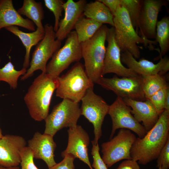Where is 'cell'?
I'll list each match as a JSON object with an SVG mask.
<instances>
[{
    "label": "cell",
    "instance_id": "cell-40",
    "mask_svg": "<svg viewBox=\"0 0 169 169\" xmlns=\"http://www.w3.org/2000/svg\"><path fill=\"white\" fill-rule=\"evenodd\" d=\"M3 135L2 134V130L0 127V138L2 137Z\"/></svg>",
    "mask_w": 169,
    "mask_h": 169
},
{
    "label": "cell",
    "instance_id": "cell-8",
    "mask_svg": "<svg viewBox=\"0 0 169 169\" xmlns=\"http://www.w3.org/2000/svg\"><path fill=\"white\" fill-rule=\"evenodd\" d=\"M64 46L54 54L47 64L46 73L56 78L72 63L79 62L82 58L80 43L75 31L67 36Z\"/></svg>",
    "mask_w": 169,
    "mask_h": 169
},
{
    "label": "cell",
    "instance_id": "cell-14",
    "mask_svg": "<svg viewBox=\"0 0 169 169\" xmlns=\"http://www.w3.org/2000/svg\"><path fill=\"white\" fill-rule=\"evenodd\" d=\"M106 41L108 45L104 62L102 75L113 73L122 77L140 76L132 70L123 65L121 60V51L116 43L114 27L109 28ZM141 76V75H140Z\"/></svg>",
    "mask_w": 169,
    "mask_h": 169
},
{
    "label": "cell",
    "instance_id": "cell-28",
    "mask_svg": "<svg viewBox=\"0 0 169 169\" xmlns=\"http://www.w3.org/2000/svg\"><path fill=\"white\" fill-rule=\"evenodd\" d=\"M27 69L23 68L16 70L11 61H9L2 68H0V83L5 82L9 85L11 89L15 90L18 86V81L19 77L24 75Z\"/></svg>",
    "mask_w": 169,
    "mask_h": 169
},
{
    "label": "cell",
    "instance_id": "cell-21",
    "mask_svg": "<svg viewBox=\"0 0 169 169\" xmlns=\"http://www.w3.org/2000/svg\"><path fill=\"white\" fill-rule=\"evenodd\" d=\"M11 26H20L34 31V24L28 18H24L15 8L12 0H0V30Z\"/></svg>",
    "mask_w": 169,
    "mask_h": 169
},
{
    "label": "cell",
    "instance_id": "cell-38",
    "mask_svg": "<svg viewBox=\"0 0 169 169\" xmlns=\"http://www.w3.org/2000/svg\"><path fill=\"white\" fill-rule=\"evenodd\" d=\"M165 110H169V89L167 91L165 101Z\"/></svg>",
    "mask_w": 169,
    "mask_h": 169
},
{
    "label": "cell",
    "instance_id": "cell-26",
    "mask_svg": "<svg viewBox=\"0 0 169 169\" xmlns=\"http://www.w3.org/2000/svg\"><path fill=\"white\" fill-rule=\"evenodd\" d=\"M142 77V89L146 100L168 86L165 77L159 74Z\"/></svg>",
    "mask_w": 169,
    "mask_h": 169
},
{
    "label": "cell",
    "instance_id": "cell-27",
    "mask_svg": "<svg viewBox=\"0 0 169 169\" xmlns=\"http://www.w3.org/2000/svg\"><path fill=\"white\" fill-rule=\"evenodd\" d=\"M155 40L160 48L159 58L162 57L169 50V17L164 16L157 21L156 28Z\"/></svg>",
    "mask_w": 169,
    "mask_h": 169
},
{
    "label": "cell",
    "instance_id": "cell-18",
    "mask_svg": "<svg viewBox=\"0 0 169 169\" xmlns=\"http://www.w3.org/2000/svg\"><path fill=\"white\" fill-rule=\"evenodd\" d=\"M53 137L39 132H35L28 141V146L31 151L34 158L44 161L49 168L56 164L54 157L56 144Z\"/></svg>",
    "mask_w": 169,
    "mask_h": 169
},
{
    "label": "cell",
    "instance_id": "cell-11",
    "mask_svg": "<svg viewBox=\"0 0 169 169\" xmlns=\"http://www.w3.org/2000/svg\"><path fill=\"white\" fill-rule=\"evenodd\" d=\"M103 88L113 91L118 97L138 101L146 100L142 89V77H121L115 75L112 78L102 76L97 83Z\"/></svg>",
    "mask_w": 169,
    "mask_h": 169
},
{
    "label": "cell",
    "instance_id": "cell-25",
    "mask_svg": "<svg viewBox=\"0 0 169 169\" xmlns=\"http://www.w3.org/2000/svg\"><path fill=\"white\" fill-rule=\"evenodd\" d=\"M103 25L84 16L81 17L74 28L79 42L81 43L91 38Z\"/></svg>",
    "mask_w": 169,
    "mask_h": 169
},
{
    "label": "cell",
    "instance_id": "cell-7",
    "mask_svg": "<svg viewBox=\"0 0 169 169\" xmlns=\"http://www.w3.org/2000/svg\"><path fill=\"white\" fill-rule=\"evenodd\" d=\"M81 115L78 103L68 99L55 105L52 111L44 120L45 129L44 133L53 137L61 129L71 128L77 125Z\"/></svg>",
    "mask_w": 169,
    "mask_h": 169
},
{
    "label": "cell",
    "instance_id": "cell-4",
    "mask_svg": "<svg viewBox=\"0 0 169 169\" xmlns=\"http://www.w3.org/2000/svg\"><path fill=\"white\" fill-rule=\"evenodd\" d=\"M56 79V96L77 103L81 101L87 90L94 85L87 75L84 65L79 62Z\"/></svg>",
    "mask_w": 169,
    "mask_h": 169
},
{
    "label": "cell",
    "instance_id": "cell-41",
    "mask_svg": "<svg viewBox=\"0 0 169 169\" xmlns=\"http://www.w3.org/2000/svg\"><path fill=\"white\" fill-rule=\"evenodd\" d=\"M158 169H161V166H160L158 168Z\"/></svg>",
    "mask_w": 169,
    "mask_h": 169
},
{
    "label": "cell",
    "instance_id": "cell-24",
    "mask_svg": "<svg viewBox=\"0 0 169 169\" xmlns=\"http://www.w3.org/2000/svg\"><path fill=\"white\" fill-rule=\"evenodd\" d=\"M17 11L21 15L26 16L32 21L37 28L44 31L42 23L44 18V11L42 3L34 0H24L22 7Z\"/></svg>",
    "mask_w": 169,
    "mask_h": 169
},
{
    "label": "cell",
    "instance_id": "cell-17",
    "mask_svg": "<svg viewBox=\"0 0 169 169\" xmlns=\"http://www.w3.org/2000/svg\"><path fill=\"white\" fill-rule=\"evenodd\" d=\"M159 62L155 64L143 58L138 61L128 52H121V60L128 68L141 76L159 74L163 75L169 70V59L167 56L161 57Z\"/></svg>",
    "mask_w": 169,
    "mask_h": 169
},
{
    "label": "cell",
    "instance_id": "cell-9",
    "mask_svg": "<svg viewBox=\"0 0 169 169\" xmlns=\"http://www.w3.org/2000/svg\"><path fill=\"white\" fill-rule=\"evenodd\" d=\"M136 137L128 129H120L117 135L102 143V159L108 168L122 160H131L130 151Z\"/></svg>",
    "mask_w": 169,
    "mask_h": 169
},
{
    "label": "cell",
    "instance_id": "cell-35",
    "mask_svg": "<svg viewBox=\"0 0 169 169\" xmlns=\"http://www.w3.org/2000/svg\"><path fill=\"white\" fill-rule=\"evenodd\" d=\"M75 158L72 155L67 154L61 162L49 169H75L74 161Z\"/></svg>",
    "mask_w": 169,
    "mask_h": 169
},
{
    "label": "cell",
    "instance_id": "cell-31",
    "mask_svg": "<svg viewBox=\"0 0 169 169\" xmlns=\"http://www.w3.org/2000/svg\"><path fill=\"white\" fill-rule=\"evenodd\" d=\"M169 86L160 90L151 96L149 99L160 115L165 110V101L167 91Z\"/></svg>",
    "mask_w": 169,
    "mask_h": 169
},
{
    "label": "cell",
    "instance_id": "cell-22",
    "mask_svg": "<svg viewBox=\"0 0 169 169\" xmlns=\"http://www.w3.org/2000/svg\"><path fill=\"white\" fill-rule=\"evenodd\" d=\"M8 31L18 37L25 47L26 53L23 64V68L27 69L30 64L31 49L36 45L44 38V31L37 28L35 31L31 33H25L20 30L18 27L11 26L5 28Z\"/></svg>",
    "mask_w": 169,
    "mask_h": 169
},
{
    "label": "cell",
    "instance_id": "cell-32",
    "mask_svg": "<svg viewBox=\"0 0 169 169\" xmlns=\"http://www.w3.org/2000/svg\"><path fill=\"white\" fill-rule=\"evenodd\" d=\"M20 155L21 169H39L34 164L33 153L28 146H26L22 149Z\"/></svg>",
    "mask_w": 169,
    "mask_h": 169
},
{
    "label": "cell",
    "instance_id": "cell-39",
    "mask_svg": "<svg viewBox=\"0 0 169 169\" xmlns=\"http://www.w3.org/2000/svg\"><path fill=\"white\" fill-rule=\"evenodd\" d=\"M0 169H20V168L18 166L7 168L0 166Z\"/></svg>",
    "mask_w": 169,
    "mask_h": 169
},
{
    "label": "cell",
    "instance_id": "cell-13",
    "mask_svg": "<svg viewBox=\"0 0 169 169\" xmlns=\"http://www.w3.org/2000/svg\"><path fill=\"white\" fill-rule=\"evenodd\" d=\"M167 4V1L165 0H142L140 17V25L143 39L150 50H154L153 44H156L155 40L150 39L156 38L159 13L162 7L166 6Z\"/></svg>",
    "mask_w": 169,
    "mask_h": 169
},
{
    "label": "cell",
    "instance_id": "cell-10",
    "mask_svg": "<svg viewBox=\"0 0 169 169\" xmlns=\"http://www.w3.org/2000/svg\"><path fill=\"white\" fill-rule=\"evenodd\" d=\"M81 101V115L93 125L94 139L91 142L96 145L102 135V126L105 116L108 114L109 105L94 92L93 87L87 90Z\"/></svg>",
    "mask_w": 169,
    "mask_h": 169
},
{
    "label": "cell",
    "instance_id": "cell-1",
    "mask_svg": "<svg viewBox=\"0 0 169 169\" xmlns=\"http://www.w3.org/2000/svg\"><path fill=\"white\" fill-rule=\"evenodd\" d=\"M169 139V110H165L144 137L136 138L130 151L131 159L144 165L156 159Z\"/></svg>",
    "mask_w": 169,
    "mask_h": 169
},
{
    "label": "cell",
    "instance_id": "cell-12",
    "mask_svg": "<svg viewBox=\"0 0 169 169\" xmlns=\"http://www.w3.org/2000/svg\"><path fill=\"white\" fill-rule=\"evenodd\" d=\"M130 107L122 98L117 97L109 105L108 112L111 120L112 129L110 139H111L116 131L119 129L129 130L136 133L138 137L142 138L147 131L142 125L138 122L131 113Z\"/></svg>",
    "mask_w": 169,
    "mask_h": 169
},
{
    "label": "cell",
    "instance_id": "cell-15",
    "mask_svg": "<svg viewBox=\"0 0 169 169\" xmlns=\"http://www.w3.org/2000/svg\"><path fill=\"white\" fill-rule=\"evenodd\" d=\"M68 141L66 149L61 153L64 158L70 154L87 164L90 169H94L90 164L88 154L89 136L86 131L79 125L69 128L68 130Z\"/></svg>",
    "mask_w": 169,
    "mask_h": 169
},
{
    "label": "cell",
    "instance_id": "cell-42",
    "mask_svg": "<svg viewBox=\"0 0 169 169\" xmlns=\"http://www.w3.org/2000/svg\"><path fill=\"white\" fill-rule=\"evenodd\" d=\"M0 62H1V59H0Z\"/></svg>",
    "mask_w": 169,
    "mask_h": 169
},
{
    "label": "cell",
    "instance_id": "cell-29",
    "mask_svg": "<svg viewBox=\"0 0 169 169\" xmlns=\"http://www.w3.org/2000/svg\"><path fill=\"white\" fill-rule=\"evenodd\" d=\"M122 5L128 11L132 25L136 33L143 38L140 17L142 0H121Z\"/></svg>",
    "mask_w": 169,
    "mask_h": 169
},
{
    "label": "cell",
    "instance_id": "cell-19",
    "mask_svg": "<svg viewBox=\"0 0 169 169\" xmlns=\"http://www.w3.org/2000/svg\"><path fill=\"white\" fill-rule=\"evenodd\" d=\"M86 3L87 1L85 0H79L76 2L68 0L64 2V16L60 20L58 28L55 32L57 39L62 42L74 28L79 19L84 16V10Z\"/></svg>",
    "mask_w": 169,
    "mask_h": 169
},
{
    "label": "cell",
    "instance_id": "cell-23",
    "mask_svg": "<svg viewBox=\"0 0 169 169\" xmlns=\"http://www.w3.org/2000/svg\"><path fill=\"white\" fill-rule=\"evenodd\" d=\"M83 14L99 23L108 24L114 27L113 15L108 8L99 0L86 3Z\"/></svg>",
    "mask_w": 169,
    "mask_h": 169
},
{
    "label": "cell",
    "instance_id": "cell-2",
    "mask_svg": "<svg viewBox=\"0 0 169 169\" xmlns=\"http://www.w3.org/2000/svg\"><path fill=\"white\" fill-rule=\"evenodd\" d=\"M57 86L56 78L42 72L36 78L24 97L31 117L41 121L49 115L53 93Z\"/></svg>",
    "mask_w": 169,
    "mask_h": 169
},
{
    "label": "cell",
    "instance_id": "cell-34",
    "mask_svg": "<svg viewBox=\"0 0 169 169\" xmlns=\"http://www.w3.org/2000/svg\"><path fill=\"white\" fill-rule=\"evenodd\" d=\"M91 142L92 147L91 154L93 159V163L91 165L92 168H94V169H108V168L100 155L98 144L95 145Z\"/></svg>",
    "mask_w": 169,
    "mask_h": 169
},
{
    "label": "cell",
    "instance_id": "cell-16",
    "mask_svg": "<svg viewBox=\"0 0 169 169\" xmlns=\"http://www.w3.org/2000/svg\"><path fill=\"white\" fill-rule=\"evenodd\" d=\"M27 142L22 136L7 134L0 138V166L5 168L16 166L21 161L20 152Z\"/></svg>",
    "mask_w": 169,
    "mask_h": 169
},
{
    "label": "cell",
    "instance_id": "cell-20",
    "mask_svg": "<svg viewBox=\"0 0 169 169\" xmlns=\"http://www.w3.org/2000/svg\"><path fill=\"white\" fill-rule=\"evenodd\" d=\"M126 105L131 107V113L136 120L140 123L148 132L155 125L159 115L149 100L138 101L128 98L123 99Z\"/></svg>",
    "mask_w": 169,
    "mask_h": 169
},
{
    "label": "cell",
    "instance_id": "cell-37",
    "mask_svg": "<svg viewBox=\"0 0 169 169\" xmlns=\"http://www.w3.org/2000/svg\"><path fill=\"white\" fill-rule=\"evenodd\" d=\"M116 169H141L137 161L125 160L122 161Z\"/></svg>",
    "mask_w": 169,
    "mask_h": 169
},
{
    "label": "cell",
    "instance_id": "cell-36",
    "mask_svg": "<svg viewBox=\"0 0 169 169\" xmlns=\"http://www.w3.org/2000/svg\"><path fill=\"white\" fill-rule=\"evenodd\" d=\"M104 3L114 16L118 8L122 6L121 0H99Z\"/></svg>",
    "mask_w": 169,
    "mask_h": 169
},
{
    "label": "cell",
    "instance_id": "cell-33",
    "mask_svg": "<svg viewBox=\"0 0 169 169\" xmlns=\"http://www.w3.org/2000/svg\"><path fill=\"white\" fill-rule=\"evenodd\" d=\"M156 167L161 169L169 168V139L161 150L157 158Z\"/></svg>",
    "mask_w": 169,
    "mask_h": 169
},
{
    "label": "cell",
    "instance_id": "cell-3",
    "mask_svg": "<svg viewBox=\"0 0 169 169\" xmlns=\"http://www.w3.org/2000/svg\"><path fill=\"white\" fill-rule=\"evenodd\" d=\"M109 28L103 24L94 36L80 43L85 73L94 83L96 84L102 74L106 47L105 42Z\"/></svg>",
    "mask_w": 169,
    "mask_h": 169
},
{
    "label": "cell",
    "instance_id": "cell-6",
    "mask_svg": "<svg viewBox=\"0 0 169 169\" xmlns=\"http://www.w3.org/2000/svg\"><path fill=\"white\" fill-rule=\"evenodd\" d=\"M44 27V37L36 45L32 54L29 68L26 73L20 77L21 80L32 77L34 72L38 70L46 73L48 61L60 48L62 42L56 38L54 27L49 23L45 24Z\"/></svg>",
    "mask_w": 169,
    "mask_h": 169
},
{
    "label": "cell",
    "instance_id": "cell-30",
    "mask_svg": "<svg viewBox=\"0 0 169 169\" xmlns=\"http://www.w3.org/2000/svg\"><path fill=\"white\" fill-rule=\"evenodd\" d=\"M44 2L45 6L53 12L54 15V29L56 32L58 28L60 17L62 16L64 1L63 0H44Z\"/></svg>",
    "mask_w": 169,
    "mask_h": 169
},
{
    "label": "cell",
    "instance_id": "cell-5",
    "mask_svg": "<svg viewBox=\"0 0 169 169\" xmlns=\"http://www.w3.org/2000/svg\"><path fill=\"white\" fill-rule=\"evenodd\" d=\"M115 38L121 52H128L136 59L141 53L137 44L148 46L144 40L136 32L128 11L123 5L119 7L113 16Z\"/></svg>",
    "mask_w": 169,
    "mask_h": 169
}]
</instances>
